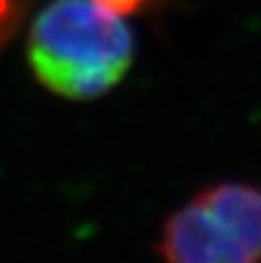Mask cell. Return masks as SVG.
<instances>
[{"instance_id":"cell-3","label":"cell","mask_w":261,"mask_h":263,"mask_svg":"<svg viewBox=\"0 0 261 263\" xmlns=\"http://www.w3.org/2000/svg\"><path fill=\"white\" fill-rule=\"evenodd\" d=\"M30 7V0H0V46L14 37Z\"/></svg>"},{"instance_id":"cell-1","label":"cell","mask_w":261,"mask_h":263,"mask_svg":"<svg viewBox=\"0 0 261 263\" xmlns=\"http://www.w3.org/2000/svg\"><path fill=\"white\" fill-rule=\"evenodd\" d=\"M134 58V35L123 16L92 0H51L28 35L37 81L67 100H92L116 88Z\"/></svg>"},{"instance_id":"cell-2","label":"cell","mask_w":261,"mask_h":263,"mask_svg":"<svg viewBox=\"0 0 261 263\" xmlns=\"http://www.w3.org/2000/svg\"><path fill=\"white\" fill-rule=\"evenodd\" d=\"M157 250L174 263L261 261V187L222 182L166 217Z\"/></svg>"},{"instance_id":"cell-4","label":"cell","mask_w":261,"mask_h":263,"mask_svg":"<svg viewBox=\"0 0 261 263\" xmlns=\"http://www.w3.org/2000/svg\"><path fill=\"white\" fill-rule=\"evenodd\" d=\"M100 7L109 9V12L118 14V16H129V14L143 12L146 7H151L155 0H92Z\"/></svg>"}]
</instances>
